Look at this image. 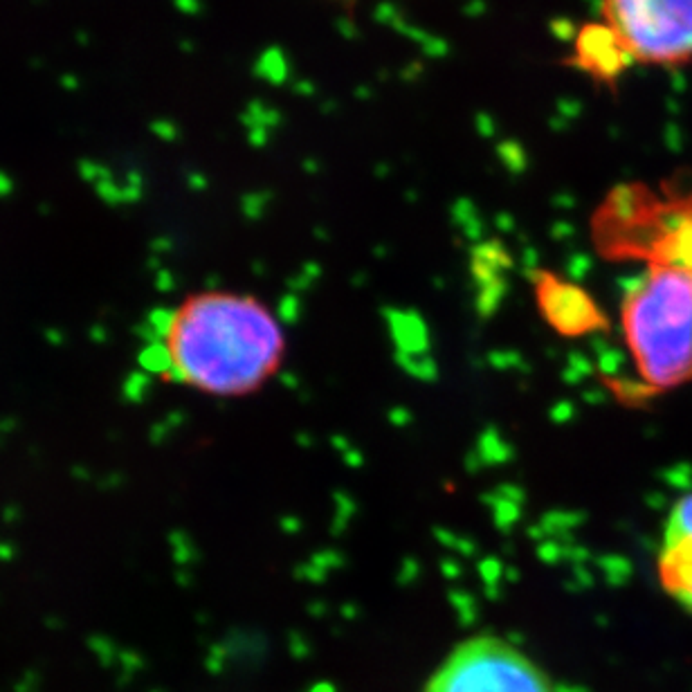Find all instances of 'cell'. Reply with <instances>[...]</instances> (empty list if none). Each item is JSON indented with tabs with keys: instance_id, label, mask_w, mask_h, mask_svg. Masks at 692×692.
<instances>
[{
	"instance_id": "cell-1",
	"label": "cell",
	"mask_w": 692,
	"mask_h": 692,
	"mask_svg": "<svg viewBox=\"0 0 692 692\" xmlns=\"http://www.w3.org/2000/svg\"><path fill=\"white\" fill-rule=\"evenodd\" d=\"M598 241L647 261L623 301L640 377L670 389L692 377V189L618 187L600 205Z\"/></svg>"
},
{
	"instance_id": "cell-2",
	"label": "cell",
	"mask_w": 692,
	"mask_h": 692,
	"mask_svg": "<svg viewBox=\"0 0 692 692\" xmlns=\"http://www.w3.org/2000/svg\"><path fill=\"white\" fill-rule=\"evenodd\" d=\"M173 380L211 396H245L276 373L286 353L279 319L257 297L200 293L173 308L162 335Z\"/></svg>"
},
{
	"instance_id": "cell-6",
	"label": "cell",
	"mask_w": 692,
	"mask_h": 692,
	"mask_svg": "<svg viewBox=\"0 0 692 692\" xmlns=\"http://www.w3.org/2000/svg\"><path fill=\"white\" fill-rule=\"evenodd\" d=\"M539 299H542L549 319L560 331H587L589 326L598 324V315L585 293L556 281L549 274L539 281Z\"/></svg>"
},
{
	"instance_id": "cell-5",
	"label": "cell",
	"mask_w": 692,
	"mask_h": 692,
	"mask_svg": "<svg viewBox=\"0 0 692 692\" xmlns=\"http://www.w3.org/2000/svg\"><path fill=\"white\" fill-rule=\"evenodd\" d=\"M659 575L668 594L692 611V493L670 512L659 556Z\"/></svg>"
},
{
	"instance_id": "cell-3",
	"label": "cell",
	"mask_w": 692,
	"mask_h": 692,
	"mask_svg": "<svg viewBox=\"0 0 692 692\" xmlns=\"http://www.w3.org/2000/svg\"><path fill=\"white\" fill-rule=\"evenodd\" d=\"M566 61L598 83L632 68H690L692 0H600L598 18L582 25Z\"/></svg>"
},
{
	"instance_id": "cell-4",
	"label": "cell",
	"mask_w": 692,
	"mask_h": 692,
	"mask_svg": "<svg viewBox=\"0 0 692 692\" xmlns=\"http://www.w3.org/2000/svg\"><path fill=\"white\" fill-rule=\"evenodd\" d=\"M423 692H575L493 634L465 638L438 663Z\"/></svg>"
}]
</instances>
